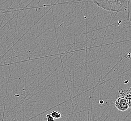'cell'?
<instances>
[{"label": "cell", "mask_w": 131, "mask_h": 121, "mask_svg": "<svg viewBox=\"0 0 131 121\" xmlns=\"http://www.w3.org/2000/svg\"><path fill=\"white\" fill-rule=\"evenodd\" d=\"M50 114L54 118L56 119L61 118L62 117L61 114L57 111H53L51 113H50Z\"/></svg>", "instance_id": "4"}, {"label": "cell", "mask_w": 131, "mask_h": 121, "mask_svg": "<svg viewBox=\"0 0 131 121\" xmlns=\"http://www.w3.org/2000/svg\"><path fill=\"white\" fill-rule=\"evenodd\" d=\"M114 105L116 108L121 111H125L129 108L126 99L122 96H120L117 99Z\"/></svg>", "instance_id": "2"}, {"label": "cell", "mask_w": 131, "mask_h": 121, "mask_svg": "<svg viewBox=\"0 0 131 121\" xmlns=\"http://www.w3.org/2000/svg\"><path fill=\"white\" fill-rule=\"evenodd\" d=\"M97 6L112 12H119L128 8L131 0H92Z\"/></svg>", "instance_id": "1"}, {"label": "cell", "mask_w": 131, "mask_h": 121, "mask_svg": "<svg viewBox=\"0 0 131 121\" xmlns=\"http://www.w3.org/2000/svg\"><path fill=\"white\" fill-rule=\"evenodd\" d=\"M46 121H55V119L51 116L50 113L48 114L47 115H46Z\"/></svg>", "instance_id": "5"}, {"label": "cell", "mask_w": 131, "mask_h": 121, "mask_svg": "<svg viewBox=\"0 0 131 121\" xmlns=\"http://www.w3.org/2000/svg\"><path fill=\"white\" fill-rule=\"evenodd\" d=\"M119 93L121 96L124 97L126 99L129 108H131V92L130 90L127 89H122L119 91Z\"/></svg>", "instance_id": "3"}, {"label": "cell", "mask_w": 131, "mask_h": 121, "mask_svg": "<svg viewBox=\"0 0 131 121\" xmlns=\"http://www.w3.org/2000/svg\"><path fill=\"white\" fill-rule=\"evenodd\" d=\"M129 90H130V91H131V88H130V89H129Z\"/></svg>", "instance_id": "6"}]
</instances>
